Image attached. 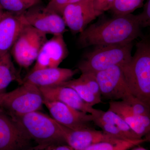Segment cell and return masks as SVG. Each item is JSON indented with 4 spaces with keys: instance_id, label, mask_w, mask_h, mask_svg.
Returning a JSON list of instances; mask_svg holds the SVG:
<instances>
[{
    "instance_id": "6da1fadb",
    "label": "cell",
    "mask_w": 150,
    "mask_h": 150,
    "mask_svg": "<svg viewBox=\"0 0 150 150\" xmlns=\"http://www.w3.org/2000/svg\"><path fill=\"white\" fill-rule=\"evenodd\" d=\"M141 27L137 15L114 16L92 24L81 32L79 43L82 47L121 45L132 43L139 36Z\"/></svg>"
},
{
    "instance_id": "7a4b0ae2",
    "label": "cell",
    "mask_w": 150,
    "mask_h": 150,
    "mask_svg": "<svg viewBox=\"0 0 150 150\" xmlns=\"http://www.w3.org/2000/svg\"><path fill=\"white\" fill-rule=\"evenodd\" d=\"M132 95L150 107V44L142 40L130 62L121 67Z\"/></svg>"
},
{
    "instance_id": "3957f363",
    "label": "cell",
    "mask_w": 150,
    "mask_h": 150,
    "mask_svg": "<svg viewBox=\"0 0 150 150\" xmlns=\"http://www.w3.org/2000/svg\"><path fill=\"white\" fill-rule=\"evenodd\" d=\"M12 118L40 149L66 144L62 125L40 111Z\"/></svg>"
},
{
    "instance_id": "277c9868",
    "label": "cell",
    "mask_w": 150,
    "mask_h": 150,
    "mask_svg": "<svg viewBox=\"0 0 150 150\" xmlns=\"http://www.w3.org/2000/svg\"><path fill=\"white\" fill-rule=\"evenodd\" d=\"M132 48V43L96 46L79 64L78 70L95 74L114 66L122 67L131 60Z\"/></svg>"
},
{
    "instance_id": "5b68a950",
    "label": "cell",
    "mask_w": 150,
    "mask_h": 150,
    "mask_svg": "<svg viewBox=\"0 0 150 150\" xmlns=\"http://www.w3.org/2000/svg\"><path fill=\"white\" fill-rule=\"evenodd\" d=\"M44 99L37 87L23 83L15 89L0 97V109L12 118L40 111Z\"/></svg>"
},
{
    "instance_id": "8992f818",
    "label": "cell",
    "mask_w": 150,
    "mask_h": 150,
    "mask_svg": "<svg viewBox=\"0 0 150 150\" xmlns=\"http://www.w3.org/2000/svg\"><path fill=\"white\" fill-rule=\"evenodd\" d=\"M47 40L46 34L26 25L12 47L11 56L19 66L28 68L35 63L40 48Z\"/></svg>"
},
{
    "instance_id": "52a82bcc",
    "label": "cell",
    "mask_w": 150,
    "mask_h": 150,
    "mask_svg": "<svg viewBox=\"0 0 150 150\" xmlns=\"http://www.w3.org/2000/svg\"><path fill=\"white\" fill-rule=\"evenodd\" d=\"M95 75L101 96L111 100H121L129 105L139 101L131 94L121 67H111Z\"/></svg>"
},
{
    "instance_id": "ba28073f",
    "label": "cell",
    "mask_w": 150,
    "mask_h": 150,
    "mask_svg": "<svg viewBox=\"0 0 150 150\" xmlns=\"http://www.w3.org/2000/svg\"><path fill=\"white\" fill-rule=\"evenodd\" d=\"M52 118L61 125L71 130L95 129L91 114L83 112L56 101L44 100Z\"/></svg>"
},
{
    "instance_id": "9c48e42d",
    "label": "cell",
    "mask_w": 150,
    "mask_h": 150,
    "mask_svg": "<svg viewBox=\"0 0 150 150\" xmlns=\"http://www.w3.org/2000/svg\"><path fill=\"white\" fill-rule=\"evenodd\" d=\"M22 16L26 24L46 35L64 34L67 31V26L62 16L39 5L22 13Z\"/></svg>"
},
{
    "instance_id": "30bf717a",
    "label": "cell",
    "mask_w": 150,
    "mask_h": 150,
    "mask_svg": "<svg viewBox=\"0 0 150 150\" xmlns=\"http://www.w3.org/2000/svg\"><path fill=\"white\" fill-rule=\"evenodd\" d=\"M32 141L16 121L0 109V150H26Z\"/></svg>"
},
{
    "instance_id": "8fae6325",
    "label": "cell",
    "mask_w": 150,
    "mask_h": 150,
    "mask_svg": "<svg viewBox=\"0 0 150 150\" xmlns=\"http://www.w3.org/2000/svg\"><path fill=\"white\" fill-rule=\"evenodd\" d=\"M68 53L63 34L53 35L40 48L31 71L58 67L66 59Z\"/></svg>"
},
{
    "instance_id": "7c38bea8",
    "label": "cell",
    "mask_w": 150,
    "mask_h": 150,
    "mask_svg": "<svg viewBox=\"0 0 150 150\" xmlns=\"http://www.w3.org/2000/svg\"><path fill=\"white\" fill-rule=\"evenodd\" d=\"M62 16L66 26L73 33H81L98 16L94 10L91 0H81L67 6Z\"/></svg>"
},
{
    "instance_id": "4fadbf2b",
    "label": "cell",
    "mask_w": 150,
    "mask_h": 150,
    "mask_svg": "<svg viewBox=\"0 0 150 150\" xmlns=\"http://www.w3.org/2000/svg\"><path fill=\"white\" fill-rule=\"evenodd\" d=\"M78 71L59 67L31 71L23 79L22 83L31 84L38 88L59 86L71 80Z\"/></svg>"
},
{
    "instance_id": "5bb4252c",
    "label": "cell",
    "mask_w": 150,
    "mask_h": 150,
    "mask_svg": "<svg viewBox=\"0 0 150 150\" xmlns=\"http://www.w3.org/2000/svg\"><path fill=\"white\" fill-rule=\"evenodd\" d=\"M26 25L22 13L5 11L0 20V56L10 53L17 38Z\"/></svg>"
},
{
    "instance_id": "9a60e30c",
    "label": "cell",
    "mask_w": 150,
    "mask_h": 150,
    "mask_svg": "<svg viewBox=\"0 0 150 150\" xmlns=\"http://www.w3.org/2000/svg\"><path fill=\"white\" fill-rule=\"evenodd\" d=\"M62 126L66 144L74 150H85L97 143L119 139L95 129L75 131Z\"/></svg>"
},
{
    "instance_id": "2e32d148",
    "label": "cell",
    "mask_w": 150,
    "mask_h": 150,
    "mask_svg": "<svg viewBox=\"0 0 150 150\" xmlns=\"http://www.w3.org/2000/svg\"><path fill=\"white\" fill-rule=\"evenodd\" d=\"M44 100L62 103L83 112L92 114L95 109L83 101L73 89L56 86L39 88Z\"/></svg>"
},
{
    "instance_id": "e0dca14e",
    "label": "cell",
    "mask_w": 150,
    "mask_h": 150,
    "mask_svg": "<svg viewBox=\"0 0 150 150\" xmlns=\"http://www.w3.org/2000/svg\"><path fill=\"white\" fill-rule=\"evenodd\" d=\"M108 110L115 112L126 122L141 138L149 134L150 117L135 114L131 108L123 101L110 100Z\"/></svg>"
},
{
    "instance_id": "ac0fdd59",
    "label": "cell",
    "mask_w": 150,
    "mask_h": 150,
    "mask_svg": "<svg viewBox=\"0 0 150 150\" xmlns=\"http://www.w3.org/2000/svg\"><path fill=\"white\" fill-rule=\"evenodd\" d=\"M13 81L23 82L8 53L0 56V97L5 93L7 88Z\"/></svg>"
},
{
    "instance_id": "d6986e66",
    "label": "cell",
    "mask_w": 150,
    "mask_h": 150,
    "mask_svg": "<svg viewBox=\"0 0 150 150\" xmlns=\"http://www.w3.org/2000/svg\"><path fill=\"white\" fill-rule=\"evenodd\" d=\"M91 115L99 118L105 123H110L117 127L130 140H138L143 139L135 133L130 126L120 116L110 110L104 111L95 109Z\"/></svg>"
},
{
    "instance_id": "ffe728a7",
    "label": "cell",
    "mask_w": 150,
    "mask_h": 150,
    "mask_svg": "<svg viewBox=\"0 0 150 150\" xmlns=\"http://www.w3.org/2000/svg\"><path fill=\"white\" fill-rule=\"evenodd\" d=\"M59 86H64L73 89L81 98L90 106H93L101 102V100L97 98L91 91L81 76L77 79L69 80Z\"/></svg>"
},
{
    "instance_id": "44dd1931",
    "label": "cell",
    "mask_w": 150,
    "mask_h": 150,
    "mask_svg": "<svg viewBox=\"0 0 150 150\" xmlns=\"http://www.w3.org/2000/svg\"><path fill=\"white\" fill-rule=\"evenodd\" d=\"M146 139L138 140L116 139L111 142L97 143L85 150H128L146 142Z\"/></svg>"
},
{
    "instance_id": "7402d4cb",
    "label": "cell",
    "mask_w": 150,
    "mask_h": 150,
    "mask_svg": "<svg viewBox=\"0 0 150 150\" xmlns=\"http://www.w3.org/2000/svg\"><path fill=\"white\" fill-rule=\"evenodd\" d=\"M41 0H0L4 10L15 13H23L40 4Z\"/></svg>"
},
{
    "instance_id": "603a6c76",
    "label": "cell",
    "mask_w": 150,
    "mask_h": 150,
    "mask_svg": "<svg viewBox=\"0 0 150 150\" xmlns=\"http://www.w3.org/2000/svg\"><path fill=\"white\" fill-rule=\"evenodd\" d=\"M145 0H115L110 8L114 16L126 15L131 14L142 7Z\"/></svg>"
},
{
    "instance_id": "cb8c5ba5",
    "label": "cell",
    "mask_w": 150,
    "mask_h": 150,
    "mask_svg": "<svg viewBox=\"0 0 150 150\" xmlns=\"http://www.w3.org/2000/svg\"><path fill=\"white\" fill-rule=\"evenodd\" d=\"M93 123L101 128L105 134L110 135L116 139L121 140H130L126 137L123 133L115 126L110 123H105L99 118L93 116Z\"/></svg>"
},
{
    "instance_id": "d4e9b609",
    "label": "cell",
    "mask_w": 150,
    "mask_h": 150,
    "mask_svg": "<svg viewBox=\"0 0 150 150\" xmlns=\"http://www.w3.org/2000/svg\"><path fill=\"white\" fill-rule=\"evenodd\" d=\"M80 76L88 86L91 91L97 98L101 100L100 89L95 74L90 72L83 73H81Z\"/></svg>"
},
{
    "instance_id": "484cf974",
    "label": "cell",
    "mask_w": 150,
    "mask_h": 150,
    "mask_svg": "<svg viewBox=\"0 0 150 150\" xmlns=\"http://www.w3.org/2000/svg\"><path fill=\"white\" fill-rule=\"evenodd\" d=\"M81 1V0H50L45 7L47 10L62 16L63 11L67 6Z\"/></svg>"
},
{
    "instance_id": "4316f807",
    "label": "cell",
    "mask_w": 150,
    "mask_h": 150,
    "mask_svg": "<svg viewBox=\"0 0 150 150\" xmlns=\"http://www.w3.org/2000/svg\"><path fill=\"white\" fill-rule=\"evenodd\" d=\"M92 4L98 16L104 12L110 10L115 0H91Z\"/></svg>"
},
{
    "instance_id": "83f0119b",
    "label": "cell",
    "mask_w": 150,
    "mask_h": 150,
    "mask_svg": "<svg viewBox=\"0 0 150 150\" xmlns=\"http://www.w3.org/2000/svg\"><path fill=\"white\" fill-rule=\"evenodd\" d=\"M140 27L145 28L150 25V0H146L143 6L142 13L137 15Z\"/></svg>"
},
{
    "instance_id": "f1b7e54d",
    "label": "cell",
    "mask_w": 150,
    "mask_h": 150,
    "mask_svg": "<svg viewBox=\"0 0 150 150\" xmlns=\"http://www.w3.org/2000/svg\"><path fill=\"white\" fill-rule=\"evenodd\" d=\"M46 150H74L71 146L67 144H62L50 147Z\"/></svg>"
},
{
    "instance_id": "f546056e",
    "label": "cell",
    "mask_w": 150,
    "mask_h": 150,
    "mask_svg": "<svg viewBox=\"0 0 150 150\" xmlns=\"http://www.w3.org/2000/svg\"><path fill=\"white\" fill-rule=\"evenodd\" d=\"M5 11L4 10V9L3 8L1 4H0V20L2 18L3 15Z\"/></svg>"
},
{
    "instance_id": "4dcf8cb0",
    "label": "cell",
    "mask_w": 150,
    "mask_h": 150,
    "mask_svg": "<svg viewBox=\"0 0 150 150\" xmlns=\"http://www.w3.org/2000/svg\"><path fill=\"white\" fill-rule=\"evenodd\" d=\"M132 150H147L144 148L143 147H139L134 148Z\"/></svg>"
},
{
    "instance_id": "1f68e13d",
    "label": "cell",
    "mask_w": 150,
    "mask_h": 150,
    "mask_svg": "<svg viewBox=\"0 0 150 150\" xmlns=\"http://www.w3.org/2000/svg\"><path fill=\"white\" fill-rule=\"evenodd\" d=\"M26 150H38V149L35 146L32 147L30 148V149Z\"/></svg>"
}]
</instances>
